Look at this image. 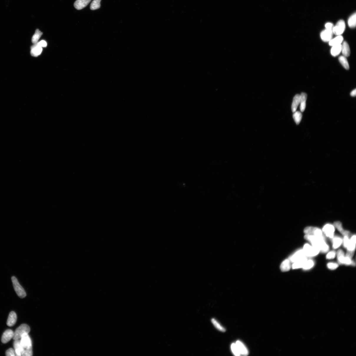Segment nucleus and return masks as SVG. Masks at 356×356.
I'll list each match as a JSON object with an SVG mask.
<instances>
[{"mask_svg":"<svg viewBox=\"0 0 356 356\" xmlns=\"http://www.w3.org/2000/svg\"><path fill=\"white\" fill-rule=\"evenodd\" d=\"M304 239L310 242L312 246L318 249L319 251L326 253L329 249V247L325 241V239L319 237L306 234Z\"/></svg>","mask_w":356,"mask_h":356,"instance_id":"1","label":"nucleus"},{"mask_svg":"<svg viewBox=\"0 0 356 356\" xmlns=\"http://www.w3.org/2000/svg\"><path fill=\"white\" fill-rule=\"evenodd\" d=\"M14 288L18 296L21 299L26 296V293L23 287L19 283L18 281L14 276L11 278Z\"/></svg>","mask_w":356,"mask_h":356,"instance_id":"2","label":"nucleus"},{"mask_svg":"<svg viewBox=\"0 0 356 356\" xmlns=\"http://www.w3.org/2000/svg\"><path fill=\"white\" fill-rule=\"evenodd\" d=\"M30 330V327L28 325L26 324H22L15 330L13 339L14 340L21 339V336L24 333L29 334Z\"/></svg>","mask_w":356,"mask_h":356,"instance_id":"3","label":"nucleus"},{"mask_svg":"<svg viewBox=\"0 0 356 356\" xmlns=\"http://www.w3.org/2000/svg\"><path fill=\"white\" fill-rule=\"evenodd\" d=\"M304 231L306 234L316 236L325 239L322 231L319 228L308 227L305 228Z\"/></svg>","mask_w":356,"mask_h":356,"instance_id":"4","label":"nucleus"},{"mask_svg":"<svg viewBox=\"0 0 356 356\" xmlns=\"http://www.w3.org/2000/svg\"><path fill=\"white\" fill-rule=\"evenodd\" d=\"M306 256L313 257L318 255L320 252L319 251L308 244H305L303 249Z\"/></svg>","mask_w":356,"mask_h":356,"instance_id":"5","label":"nucleus"},{"mask_svg":"<svg viewBox=\"0 0 356 356\" xmlns=\"http://www.w3.org/2000/svg\"><path fill=\"white\" fill-rule=\"evenodd\" d=\"M28 334L24 333L21 338V343L24 350H32V341Z\"/></svg>","mask_w":356,"mask_h":356,"instance_id":"6","label":"nucleus"},{"mask_svg":"<svg viewBox=\"0 0 356 356\" xmlns=\"http://www.w3.org/2000/svg\"><path fill=\"white\" fill-rule=\"evenodd\" d=\"M346 25L343 20H340L334 26L332 29L333 34L337 35L342 34L345 29Z\"/></svg>","mask_w":356,"mask_h":356,"instance_id":"7","label":"nucleus"},{"mask_svg":"<svg viewBox=\"0 0 356 356\" xmlns=\"http://www.w3.org/2000/svg\"><path fill=\"white\" fill-rule=\"evenodd\" d=\"M305 254L303 249L298 250L295 252L293 255L290 256L289 260L292 263H294L297 261L302 260L303 259L307 258Z\"/></svg>","mask_w":356,"mask_h":356,"instance_id":"8","label":"nucleus"},{"mask_svg":"<svg viewBox=\"0 0 356 356\" xmlns=\"http://www.w3.org/2000/svg\"><path fill=\"white\" fill-rule=\"evenodd\" d=\"M335 227L334 225L328 223L323 228L322 231L325 235L330 239H333L335 231Z\"/></svg>","mask_w":356,"mask_h":356,"instance_id":"9","label":"nucleus"},{"mask_svg":"<svg viewBox=\"0 0 356 356\" xmlns=\"http://www.w3.org/2000/svg\"><path fill=\"white\" fill-rule=\"evenodd\" d=\"M333 34L332 30L326 29L322 32L320 36L324 42H328L332 39Z\"/></svg>","mask_w":356,"mask_h":356,"instance_id":"10","label":"nucleus"},{"mask_svg":"<svg viewBox=\"0 0 356 356\" xmlns=\"http://www.w3.org/2000/svg\"><path fill=\"white\" fill-rule=\"evenodd\" d=\"M14 332L12 330L7 329L5 330L3 334L1 341L3 343L6 344L13 338Z\"/></svg>","mask_w":356,"mask_h":356,"instance_id":"11","label":"nucleus"},{"mask_svg":"<svg viewBox=\"0 0 356 356\" xmlns=\"http://www.w3.org/2000/svg\"><path fill=\"white\" fill-rule=\"evenodd\" d=\"M14 347L16 356H21L23 354L24 350L21 343L20 340L19 339L15 340L14 342Z\"/></svg>","mask_w":356,"mask_h":356,"instance_id":"12","label":"nucleus"},{"mask_svg":"<svg viewBox=\"0 0 356 356\" xmlns=\"http://www.w3.org/2000/svg\"><path fill=\"white\" fill-rule=\"evenodd\" d=\"M42 47L39 45L37 42L31 47L30 53L32 56L37 57L42 53Z\"/></svg>","mask_w":356,"mask_h":356,"instance_id":"13","label":"nucleus"},{"mask_svg":"<svg viewBox=\"0 0 356 356\" xmlns=\"http://www.w3.org/2000/svg\"><path fill=\"white\" fill-rule=\"evenodd\" d=\"M236 344L241 355L247 356L249 354L248 350L242 342L238 340L236 342Z\"/></svg>","mask_w":356,"mask_h":356,"instance_id":"14","label":"nucleus"},{"mask_svg":"<svg viewBox=\"0 0 356 356\" xmlns=\"http://www.w3.org/2000/svg\"><path fill=\"white\" fill-rule=\"evenodd\" d=\"M91 0H77L74 2V6L77 10L83 9L89 4Z\"/></svg>","mask_w":356,"mask_h":356,"instance_id":"15","label":"nucleus"},{"mask_svg":"<svg viewBox=\"0 0 356 356\" xmlns=\"http://www.w3.org/2000/svg\"><path fill=\"white\" fill-rule=\"evenodd\" d=\"M334 226H335L340 232L344 236H347L349 237L351 236V234L348 231L345 230L342 227V223L339 221L334 223Z\"/></svg>","mask_w":356,"mask_h":356,"instance_id":"16","label":"nucleus"},{"mask_svg":"<svg viewBox=\"0 0 356 356\" xmlns=\"http://www.w3.org/2000/svg\"><path fill=\"white\" fill-rule=\"evenodd\" d=\"M17 320V316L14 312L12 311L9 314L7 322L8 326L12 327L14 325Z\"/></svg>","mask_w":356,"mask_h":356,"instance_id":"17","label":"nucleus"},{"mask_svg":"<svg viewBox=\"0 0 356 356\" xmlns=\"http://www.w3.org/2000/svg\"><path fill=\"white\" fill-rule=\"evenodd\" d=\"M300 108L301 112H303L304 111L306 107V102L307 98V95L305 93H302L300 95Z\"/></svg>","mask_w":356,"mask_h":356,"instance_id":"18","label":"nucleus"},{"mask_svg":"<svg viewBox=\"0 0 356 356\" xmlns=\"http://www.w3.org/2000/svg\"><path fill=\"white\" fill-rule=\"evenodd\" d=\"M342 45L341 52L343 56L348 57L350 54V49L348 44L346 41H344Z\"/></svg>","mask_w":356,"mask_h":356,"instance_id":"19","label":"nucleus"},{"mask_svg":"<svg viewBox=\"0 0 356 356\" xmlns=\"http://www.w3.org/2000/svg\"><path fill=\"white\" fill-rule=\"evenodd\" d=\"M300 96L299 95H297L294 97L292 104V112H296L300 102Z\"/></svg>","mask_w":356,"mask_h":356,"instance_id":"20","label":"nucleus"},{"mask_svg":"<svg viewBox=\"0 0 356 356\" xmlns=\"http://www.w3.org/2000/svg\"><path fill=\"white\" fill-rule=\"evenodd\" d=\"M343 40V37L340 35H338L337 37L334 39H332L329 41V45L330 46H333L341 44Z\"/></svg>","mask_w":356,"mask_h":356,"instance_id":"21","label":"nucleus"},{"mask_svg":"<svg viewBox=\"0 0 356 356\" xmlns=\"http://www.w3.org/2000/svg\"><path fill=\"white\" fill-rule=\"evenodd\" d=\"M291 262L289 259H286L281 264L280 266V269L283 272L288 271L291 269Z\"/></svg>","mask_w":356,"mask_h":356,"instance_id":"22","label":"nucleus"},{"mask_svg":"<svg viewBox=\"0 0 356 356\" xmlns=\"http://www.w3.org/2000/svg\"><path fill=\"white\" fill-rule=\"evenodd\" d=\"M356 235H353L350 239L348 246L347 248V251H355L356 246Z\"/></svg>","mask_w":356,"mask_h":356,"instance_id":"23","label":"nucleus"},{"mask_svg":"<svg viewBox=\"0 0 356 356\" xmlns=\"http://www.w3.org/2000/svg\"><path fill=\"white\" fill-rule=\"evenodd\" d=\"M307 260V258L302 259V260L297 261L295 263H293L292 265V269H297L300 268H302L303 266L306 262Z\"/></svg>","mask_w":356,"mask_h":356,"instance_id":"24","label":"nucleus"},{"mask_svg":"<svg viewBox=\"0 0 356 356\" xmlns=\"http://www.w3.org/2000/svg\"><path fill=\"white\" fill-rule=\"evenodd\" d=\"M341 44L332 46L331 49V54L333 57L337 56L341 52Z\"/></svg>","mask_w":356,"mask_h":356,"instance_id":"25","label":"nucleus"},{"mask_svg":"<svg viewBox=\"0 0 356 356\" xmlns=\"http://www.w3.org/2000/svg\"><path fill=\"white\" fill-rule=\"evenodd\" d=\"M333 247L334 249H337L341 245L343 242V240L339 237H333Z\"/></svg>","mask_w":356,"mask_h":356,"instance_id":"26","label":"nucleus"},{"mask_svg":"<svg viewBox=\"0 0 356 356\" xmlns=\"http://www.w3.org/2000/svg\"><path fill=\"white\" fill-rule=\"evenodd\" d=\"M348 24L349 27L351 28H354L356 27V14L355 13L350 16L349 19Z\"/></svg>","mask_w":356,"mask_h":356,"instance_id":"27","label":"nucleus"},{"mask_svg":"<svg viewBox=\"0 0 356 356\" xmlns=\"http://www.w3.org/2000/svg\"><path fill=\"white\" fill-rule=\"evenodd\" d=\"M43 34V33L41 32L38 29L36 30L35 34L32 37V42L33 44H35L38 42L40 37Z\"/></svg>","mask_w":356,"mask_h":356,"instance_id":"28","label":"nucleus"},{"mask_svg":"<svg viewBox=\"0 0 356 356\" xmlns=\"http://www.w3.org/2000/svg\"><path fill=\"white\" fill-rule=\"evenodd\" d=\"M339 60L343 67L347 70H349L350 68L349 63L345 57L341 56L339 58Z\"/></svg>","mask_w":356,"mask_h":356,"instance_id":"29","label":"nucleus"},{"mask_svg":"<svg viewBox=\"0 0 356 356\" xmlns=\"http://www.w3.org/2000/svg\"><path fill=\"white\" fill-rule=\"evenodd\" d=\"M337 260L339 264H344L345 256L343 251L341 249L338 250L337 252Z\"/></svg>","mask_w":356,"mask_h":356,"instance_id":"30","label":"nucleus"},{"mask_svg":"<svg viewBox=\"0 0 356 356\" xmlns=\"http://www.w3.org/2000/svg\"><path fill=\"white\" fill-rule=\"evenodd\" d=\"M293 117L297 125H299L302 119V113L299 111L295 112H294L293 115Z\"/></svg>","mask_w":356,"mask_h":356,"instance_id":"31","label":"nucleus"},{"mask_svg":"<svg viewBox=\"0 0 356 356\" xmlns=\"http://www.w3.org/2000/svg\"><path fill=\"white\" fill-rule=\"evenodd\" d=\"M211 322L214 325V326L217 329L221 332H226V329L225 328L223 327L216 320L214 319H212L211 320Z\"/></svg>","mask_w":356,"mask_h":356,"instance_id":"32","label":"nucleus"},{"mask_svg":"<svg viewBox=\"0 0 356 356\" xmlns=\"http://www.w3.org/2000/svg\"><path fill=\"white\" fill-rule=\"evenodd\" d=\"M101 0H93L90 4V8L92 10H95L100 7Z\"/></svg>","mask_w":356,"mask_h":356,"instance_id":"33","label":"nucleus"},{"mask_svg":"<svg viewBox=\"0 0 356 356\" xmlns=\"http://www.w3.org/2000/svg\"><path fill=\"white\" fill-rule=\"evenodd\" d=\"M314 265V263L312 260H309L306 261L302 269L305 270L310 269L312 268Z\"/></svg>","mask_w":356,"mask_h":356,"instance_id":"34","label":"nucleus"},{"mask_svg":"<svg viewBox=\"0 0 356 356\" xmlns=\"http://www.w3.org/2000/svg\"><path fill=\"white\" fill-rule=\"evenodd\" d=\"M231 349L232 352L234 355L239 356L241 355L238 348L236 343L232 344L231 345Z\"/></svg>","mask_w":356,"mask_h":356,"instance_id":"35","label":"nucleus"},{"mask_svg":"<svg viewBox=\"0 0 356 356\" xmlns=\"http://www.w3.org/2000/svg\"><path fill=\"white\" fill-rule=\"evenodd\" d=\"M327 266L328 268L330 269L335 270L338 267V264L336 263H329L327 264Z\"/></svg>","mask_w":356,"mask_h":356,"instance_id":"36","label":"nucleus"},{"mask_svg":"<svg viewBox=\"0 0 356 356\" xmlns=\"http://www.w3.org/2000/svg\"><path fill=\"white\" fill-rule=\"evenodd\" d=\"M336 253L335 251H331L328 253L326 256V258L327 259H332L335 258Z\"/></svg>","mask_w":356,"mask_h":356,"instance_id":"37","label":"nucleus"},{"mask_svg":"<svg viewBox=\"0 0 356 356\" xmlns=\"http://www.w3.org/2000/svg\"><path fill=\"white\" fill-rule=\"evenodd\" d=\"M6 355L7 356H16L15 350L12 348H10L6 350Z\"/></svg>","mask_w":356,"mask_h":356,"instance_id":"38","label":"nucleus"},{"mask_svg":"<svg viewBox=\"0 0 356 356\" xmlns=\"http://www.w3.org/2000/svg\"><path fill=\"white\" fill-rule=\"evenodd\" d=\"M350 240L349 237L347 236H344V238L343 241V245L344 247L345 248H347L349 245Z\"/></svg>","mask_w":356,"mask_h":356,"instance_id":"39","label":"nucleus"},{"mask_svg":"<svg viewBox=\"0 0 356 356\" xmlns=\"http://www.w3.org/2000/svg\"><path fill=\"white\" fill-rule=\"evenodd\" d=\"M354 252L355 251H347L345 256L352 259L354 255Z\"/></svg>","mask_w":356,"mask_h":356,"instance_id":"40","label":"nucleus"},{"mask_svg":"<svg viewBox=\"0 0 356 356\" xmlns=\"http://www.w3.org/2000/svg\"><path fill=\"white\" fill-rule=\"evenodd\" d=\"M334 25L333 24L331 23H327L325 24L326 29L332 30Z\"/></svg>","mask_w":356,"mask_h":356,"instance_id":"41","label":"nucleus"},{"mask_svg":"<svg viewBox=\"0 0 356 356\" xmlns=\"http://www.w3.org/2000/svg\"><path fill=\"white\" fill-rule=\"evenodd\" d=\"M38 44L42 47H46L47 46V43L46 41L42 40L39 42H38Z\"/></svg>","mask_w":356,"mask_h":356,"instance_id":"42","label":"nucleus"},{"mask_svg":"<svg viewBox=\"0 0 356 356\" xmlns=\"http://www.w3.org/2000/svg\"><path fill=\"white\" fill-rule=\"evenodd\" d=\"M356 89L353 90L350 93V95L352 97H355L356 96Z\"/></svg>","mask_w":356,"mask_h":356,"instance_id":"43","label":"nucleus"}]
</instances>
